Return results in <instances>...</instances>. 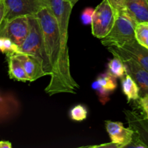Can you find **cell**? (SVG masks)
Here are the masks:
<instances>
[{
    "mask_svg": "<svg viewBox=\"0 0 148 148\" xmlns=\"http://www.w3.org/2000/svg\"><path fill=\"white\" fill-rule=\"evenodd\" d=\"M36 16L41 26L45 49L51 68L50 82L45 92L49 95L75 93L79 85L71 75L70 63L64 57L59 27L51 9L49 5L46 6Z\"/></svg>",
    "mask_w": 148,
    "mask_h": 148,
    "instance_id": "cell-1",
    "label": "cell"
},
{
    "mask_svg": "<svg viewBox=\"0 0 148 148\" xmlns=\"http://www.w3.org/2000/svg\"><path fill=\"white\" fill-rule=\"evenodd\" d=\"M30 32L24 42L19 46L20 53H27L37 58L42 63L45 71L51 75V68L45 49L43 31L36 15L30 16Z\"/></svg>",
    "mask_w": 148,
    "mask_h": 148,
    "instance_id": "cell-2",
    "label": "cell"
},
{
    "mask_svg": "<svg viewBox=\"0 0 148 148\" xmlns=\"http://www.w3.org/2000/svg\"><path fill=\"white\" fill-rule=\"evenodd\" d=\"M137 23L127 12L125 9L118 11L115 23L110 33L101 39L105 46H121L134 40Z\"/></svg>",
    "mask_w": 148,
    "mask_h": 148,
    "instance_id": "cell-3",
    "label": "cell"
},
{
    "mask_svg": "<svg viewBox=\"0 0 148 148\" xmlns=\"http://www.w3.org/2000/svg\"><path fill=\"white\" fill-rule=\"evenodd\" d=\"M118 11L111 4L109 0H103L94 10L91 23L92 34L97 38L103 39L112 29Z\"/></svg>",
    "mask_w": 148,
    "mask_h": 148,
    "instance_id": "cell-4",
    "label": "cell"
},
{
    "mask_svg": "<svg viewBox=\"0 0 148 148\" xmlns=\"http://www.w3.org/2000/svg\"><path fill=\"white\" fill-rule=\"evenodd\" d=\"M0 1H2L5 8L4 21L18 16L36 15L43 7L49 5L48 0H0Z\"/></svg>",
    "mask_w": 148,
    "mask_h": 148,
    "instance_id": "cell-5",
    "label": "cell"
},
{
    "mask_svg": "<svg viewBox=\"0 0 148 148\" xmlns=\"http://www.w3.org/2000/svg\"><path fill=\"white\" fill-rule=\"evenodd\" d=\"M30 29V16H18L3 22L0 27V37L10 38L20 46L27 38Z\"/></svg>",
    "mask_w": 148,
    "mask_h": 148,
    "instance_id": "cell-6",
    "label": "cell"
},
{
    "mask_svg": "<svg viewBox=\"0 0 148 148\" xmlns=\"http://www.w3.org/2000/svg\"><path fill=\"white\" fill-rule=\"evenodd\" d=\"M108 51L122 61L131 59L148 71V49L140 45L136 39L121 46H108Z\"/></svg>",
    "mask_w": 148,
    "mask_h": 148,
    "instance_id": "cell-7",
    "label": "cell"
},
{
    "mask_svg": "<svg viewBox=\"0 0 148 148\" xmlns=\"http://www.w3.org/2000/svg\"><path fill=\"white\" fill-rule=\"evenodd\" d=\"M105 125L111 143L116 144L119 148L127 147L132 141L134 132L130 127L126 128L121 122L112 121H106Z\"/></svg>",
    "mask_w": 148,
    "mask_h": 148,
    "instance_id": "cell-8",
    "label": "cell"
},
{
    "mask_svg": "<svg viewBox=\"0 0 148 148\" xmlns=\"http://www.w3.org/2000/svg\"><path fill=\"white\" fill-rule=\"evenodd\" d=\"M129 127L134 130L139 140L148 148V117L134 111L124 110Z\"/></svg>",
    "mask_w": 148,
    "mask_h": 148,
    "instance_id": "cell-9",
    "label": "cell"
},
{
    "mask_svg": "<svg viewBox=\"0 0 148 148\" xmlns=\"http://www.w3.org/2000/svg\"><path fill=\"white\" fill-rule=\"evenodd\" d=\"M127 74L137 82L140 88V97L148 95V71L131 59L123 61Z\"/></svg>",
    "mask_w": 148,
    "mask_h": 148,
    "instance_id": "cell-10",
    "label": "cell"
},
{
    "mask_svg": "<svg viewBox=\"0 0 148 148\" xmlns=\"http://www.w3.org/2000/svg\"><path fill=\"white\" fill-rule=\"evenodd\" d=\"M23 64L24 69L30 79V82H33L49 74L45 71L41 62L36 57L27 53L14 54Z\"/></svg>",
    "mask_w": 148,
    "mask_h": 148,
    "instance_id": "cell-11",
    "label": "cell"
},
{
    "mask_svg": "<svg viewBox=\"0 0 148 148\" xmlns=\"http://www.w3.org/2000/svg\"><path fill=\"white\" fill-rule=\"evenodd\" d=\"M127 12L137 22H148V0H125Z\"/></svg>",
    "mask_w": 148,
    "mask_h": 148,
    "instance_id": "cell-12",
    "label": "cell"
},
{
    "mask_svg": "<svg viewBox=\"0 0 148 148\" xmlns=\"http://www.w3.org/2000/svg\"><path fill=\"white\" fill-rule=\"evenodd\" d=\"M8 63V73L10 79L21 82L30 81L23 64L14 54L7 56Z\"/></svg>",
    "mask_w": 148,
    "mask_h": 148,
    "instance_id": "cell-13",
    "label": "cell"
},
{
    "mask_svg": "<svg viewBox=\"0 0 148 148\" xmlns=\"http://www.w3.org/2000/svg\"><path fill=\"white\" fill-rule=\"evenodd\" d=\"M122 91L127 98V102L137 101L140 98V88L137 82L129 74L121 78Z\"/></svg>",
    "mask_w": 148,
    "mask_h": 148,
    "instance_id": "cell-14",
    "label": "cell"
},
{
    "mask_svg": "<svg viewBox=\"0 0 148 148\" xmlns=\"http://www.w3.org/2000/svg\"><path fill=\"white\" fill-rule=\"evenodd\" d=\"M108 72L116 78H122L127 74L124 63L120 58L114 56L108 64Z\"/></svg>",
    "mask_w": 148,
    "mask_h": 148,
    "instance_id": "cell-15",
    "label": "cell"
},
{
    "mask_svg": "<svg viewBox=\"0 0 148 148\" xmlns=\"http://www.w3.org/2000/svg\"><path fill=\"white\" fill-rule=\"evenodd\" d=\"M116 78L111 75L108 72L98 75L97 82L105 90L111 92L115 90L117 88Z\"/></svg>",
    "mask_w": 148,
    "mask_h": 148,
    "instance_id": "cell-16",
    "label": "cell"
},
{
    "mask_svg": "<svg viewBox=\"0 0 148 148\" xmlns=\"http://www.w3.org/2000/svg\"><path fill=\"white\" fill-rule=\"evenodd\" d=\"M135 38L140 45L148 49V22L137 23L135 27Z\"/></svg>",
    "mask_w": 148,
    "mask_h": 148,
    "instance_id": "cell-17",
    "label": "cell"
},
{
    "mask_svg": "<svg viewBox=\"0 0 148 148\" xmlns=\"http://www.w3.org/2000/svg\"><path fill=\"white\" fill-rule=\"evenodd\" d=\"M0 51L8 55L20 53V47L10 38L5 37H0Z\"/></svg>",
    "mask_w": 148,
    "mask_h": 148,
    "instance_id": "cell-18",
    "label": "cell"
},
{
    "mask_svg": "<svg viewBox=\"0 0 148 148\" xmlns=\"http://www.w3.org/2000/svg\"><path fill=\"white\" fill-rule=\"evenodd\" d=\"M69 117L75 121H82L88 117V109L83 105H77L69 111Z\"/></svg>",
    "mask_w": 148,
    "mask_h": 148,
    "instance_id": "cell-19",
    "label": "cell"
},
{
    "mask_svg": "<svg viewBox=\"0 0 148 148\" xmlns=\"http://www.w3.org/2000/svg\"><path fill=\"white\" fill-rule=\"evenodd\" d=\"M92 88L96 91L100 100H101V101L103 103H105L107 101H108V99H109L108 96H109L110 95V92H108V91L105 90H104L103 88L102 87L98 84V82H97V80H95V82L92 83Z\"/></svg>",
    "mask_w": 148,
    "mask_h": 148,
    "instance_id": "cell-20",
    "label": "cell"
},
{
    "mask_svg": "<svg viewBox=\"0 0 148 148\" xmlns=\"http://www.w3.org/2000/svg\"><path fill=\"white\" fill-rule=\"evenodd\" d=\"M94 10L95 9L91 8V7H87L84 10V11L81 14V20L84 25H91L93 17Z\"/></svg>",
    "mask_w": 148,
    "mask_h": 148,
    "instance_id": "cell-21",
    "label": "cell"
},
{
    "mask_svg": "<svg viewBox=\"0 0 148 148\" xmlns=\"http://www.w3.org/2000/svg\"><path fill=\"white\" fill-rule=\"evenodd\" d=\"M137 103L140 108L145 113V115L148 117V95L140 97V98L137 100Z\"/></svg>",
    "mask_w": 148,
    "mask_h": 148,
    "instance_id": "cell-22",
    "label": "cell"
},
{
    "mask_svg": "<svg viewBox=\"0 0 148 148\" xmlns=\"http://www.w3.org/2000/svg\"><path fill=\"white\" fill-rule=\"evenodd\" d=\"M109 1L117 11H121L125 9L124 7L125 0H109Z\"/></svg>",
    "mask_w": 148,
    "mask_h": 148,
    "instance_id": "cell-23",
    "label": "cell"
},
{
    "mask_svg": "<svg viewBox=\"0 0 148 148\" xmlns=\"http://www.w3.org/2000/svg\"><path fill=\"white\" fill-rule=\"evenodd\" d=\"M4 16H5V8L2 1H0V27L4 20Z\"/></svg>",
    "mask_w": 148,
    "mask_h": 148,
    "instance_id": "cell-24",
    "label": "cell"
},
{
    "mask_svg": "<svg viewBox=\"0 0 148 148\" xmlns=\"http://www.w3.org/2000/svg\"><path fill=\"white\" fill-rule=\"evenodd\" d=\"M11 143L9 141H0V148H11Z\"/></svg>",
    "mask_w": 148,
    "mask_h": 148,
    "instance_id": "cell-25",
    "label": "cell"
},
{
    "mask_svg": "<svg viewBox=\"0 0 148 148\" xmlns=\"http://www.w3.org/2000/svg\"><path fill=\"white\" fill-rule=\"evenodd\" d=\"M69 1H71V3H72V4H73V5H74V6H75V4H76V3H77V1H79V0H69Z\"/></svg>",
    "mask_w": 148,
    "mask_h": 148,
    "instance_id": "cell-26",
    "label": "cell"
}]
</instances>
